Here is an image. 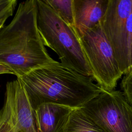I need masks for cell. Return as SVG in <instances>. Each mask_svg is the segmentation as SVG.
I'll use <instances>...</instances> for the list:
<instances>
[{
    "instance_id": "3",
    "label": "cell",
    "mask_w": 132,
    "mask_h": 132,
    "mask_svg": "<svg viewBox=\"0 0 132 132\" xmlns=\"http://www.w3.org/2000/svg\"><path fill=\"white\" fill-rule=\"evenodd\" d=\"M36 3L38 27L45 46L57 54L64 65L92 77L75 27L64 22L44 0H36Z\"/></svg>"
},
{
    "instance_id": "16",
    "label": "cell",
    "mask_w": 132,
    "mask_h": 132,
    "mask_svg": "<svg viewBox=\"0 0 132 132\" xmlns=\"http://www.w3.org/2000/svg\"><path fill=\"white\" fill-rule=\"evenodd\" d=\"M10 74L14 75L13 72L10 68L0 63V74Z\"/></svg>"
},
{
    "instance_id": "14",
    "label": "cell",
    "mask_w": 132,
    "mask_h": 132,
    "mask_svg": "<svg viewBox=\"0 0 132 132\" xmlns=\"http://www.w3.org/2000/svg\"><path fill=\"white\" fill-rule=\"evenodd\" d=\"M16 5V3L14 4L9 8H8L6 11H5L3 13L0 15V29L2 27L4 26V23L5 21L7 20V19L9 16H11L12 15Z\"/></svg>"
},
{
    "instance_id": "15",
    "label": "cell",
    "mask_w": 132,
    "mask_h": 132,
    "mask_svg": "<svg viewBox=\"0 0 132 132\" xmlns=\"http://www.w3.org/2000/svg\"><path fill=\"white\" fill-rule=\"evenodd\" d=\"M16 3L15 0H0V15Z\"/></svg>"
},
{
    "instance_id": "6",
    "label": "cell",
    "mask_w": 132,
    "mask_h": 132,
    "mask_svg": "<svg viewBox=\"0 0 132 132\" xmlns=\"http://www.w3.org/2000/svg\"><path fill=\"white\" fill-rule=\"evenodd\" d=\"M5 101L0 109V132H38L32 107L18 79L6 84Z\"/></svg>"
},
{
    "instance_id": "8",
    "label": "cell",
    "mask_w": 132,
    "mask_h": 132,
    "mask_svg": "<svg viewBox=\"0 0 132 132\" xmlns=\"http://www.w3.org/2000/svg\"><path fill=\"white\" fill-rule=\"evenodd\" d=\"M73 109L52 103L39 106L34 110L38 132H63Z\"/></svg>"
},
{
    "instance_id": "7",
    "label": "cell",
    "mask_w": 132,
    "mask_h": 132,
    "mask_svg": "<svg viewBox=\"0 0 132 132\" xmlns=\"http://www.w3.org/2000/svg\"><path fill=\"white\" fill-rule=\"evenodd\" d=\"M131 10L132 0H109L107 10L100 22L121 73L124 64L123 40Z\"/></svg>"
},
{
    "instance_id": "2",
    "label": "cell",
    "mask_w": 132,
    "mask_h": 132,
    "mask_svg": "<svg viewBox=\"0 0 132 132\" xmlns=\"http://www.w3.org/2000/svg\"><path fill=\"white\" fill-rule=\"evenodd\" d=\"M55 61L39 32L36 0L21 2L10 23L0 29V63L19 77Z\"/></svg>"
},
{
    "instance_id": "10",
    "label": "cell",
    "mask_w": 132,
    "mask_h": 132,
    "mask_svg": "<svg viewBox=\"0 0 132 132\" xmlns=\"http://www.w3.org/2000/svg\"><path fill=\"white\" fill-rule=\"evenodd\" d=\"M63 132H105L80 108L71 112Z\"/></svg>"
},
{
    "instance_id": "12",
    "label": "cell",
    "mask_w": 132,
    "mask_h": 132,
    "mask_svg": "<svg viewBox=\"0 0 132 132\" xmlns=\"http://www.w3.org/2000/svg\"><path fill=\"white\" fill-rule=\"evenodd\" d=\"M124 64L123 75L132 72V10L127 19L123 40Z\"/></svg>"
},
{
    "instance_id": "5",
    "label": "cell",
    "mask_w": 132,
    "mask_h": 132,
    "mask_svg": "<svg viewBox=\"0 0 132 132\" xmlns=\"http://www.w3.org/2000/svg\"><path fill=\"white\" fill-rule=\"evenodd\" d=\"M80 109L105 132H132V106L122 91L103 90Z\"/></svg>"
},
{
    "instance_id": "4",
    "label": "cell",
    "mask_w": 132,
    "mask_h": 132,
    "mask_svg": "<svg viewBox=\"0 0 132 132\" xmlns=\"http://www.w3.org/2000/svg\"><path fill=\"white\" fill-rule=\"evenodd\" d=\"M76 32L92 72L93 80L103 90H113L123 74L101 24Z\"/></svg>"
},
{
    "instance_id": "13",
    "label": "cell",
    "mask_w": 132,
    "mask_h": 132,
    "mask_svg": "<svg viewBox=\"0 0 132 132\" xmlns=\"http://www.w3.org/2000/svg\"><path fill=\"white\" fill-rule=\"evenodd\" d=\"M121 88L126 100L132 106V72L124 75L121 81Z\"/></svg>"
},
{
    "instance_id": "11",
    "label": "cell",
    "mask_w": 132,
    "mask_h": 132,
    "mask_svg": "<svg viewBox=\"0 0 132 132\" xmlns=\"http://www.w3.org/2000/svg\"><path fill=\"white\" fill-rule=\"evenodd\" d=\"M67 24L75 27L73 0H44Z\"/></svg>"
},
{
    "instance_id": "9",
    "label": "cell",
    "mask_w": 132,
    "mask_h": 132,
    "mask_svg": "<svg viewBox=\"0 0 132 132\" xmlns=\"http://www.w3.org/2000/svg\"><path fill=\"white\" fill-rule=\"evenodd\" d=\"M108 3L109 0H73L75 30L92 28L100 24Z\"/></svg>"
},
{
    "instance_id": "1",
    "label": "cell",
    "mask_w": 132,
    "mask_h": 132,
    "mask_svg": "<svg viewBox=\"0 0 132 132\" xmlns=\"http://www.w3.org/2000/svg\"><path fill=\"white\" fill-rule=\"evenodd\" d=\"M35 110L46 103L80 108L103 90L93 79L55 61L16 77Z\"/></svg>"
}]
</instances>
